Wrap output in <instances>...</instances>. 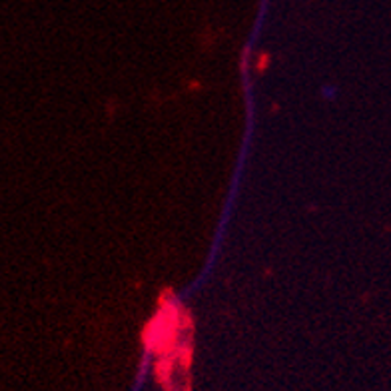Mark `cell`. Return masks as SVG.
<instances>
[{
	"label": "cell",
	"instance_id": "1",
	"mask_svg": "<svg viewBox=\"0 0 391 391\" xmlns=\"http://www.w3.org/2000/svg\"><path fill=\"white\" fill-rule=\"evenodd\" d=\"M268 62H270V60H268V56L263 54L260 60H258V70H260V72H263V70H266V66H268Z\"/></svg>",
	"mask_w": 391,
	"mask_h": 391
}]
</instances>
